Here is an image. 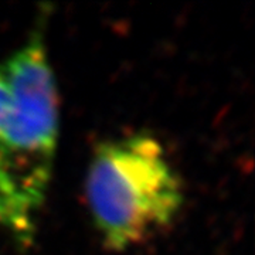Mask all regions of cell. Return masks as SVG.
<instances>
[{"label":"cell","instance_id":"cell-1","mask_svg":"<svg viewBox=\"0 0 255 255\" xmlns=\"http://www.w3.org/2000/svg\"><path fill=\"white\" fill-rule=\"evenodd\" d=\"M1 63L10 108L0 133V227L18 247L27 248L36 237L37 216L53 177L58 90L41 30Z\"/></svg>","mask_w":255,"mask_h":255},{"label":"cell","instance_id":"cell-2","mask_svg":"<svg viewBox=\"0 0 255 255\" xmlns=\"http://www.w3.org/2000/svg\"><path fill=\"white\" fill-rule=\"evenodd\" d=\"M85 197L104 247L122 253L170 227L183 207L184 191L162 143L137 132L95 147Z\"/></svg>","mask_w":255,"mask_h":255},{"label":"cell","instance_id":"cell-3","mask_svg":"<svg viewBox=\"0 0 255 255\" xmlns=\"http://www.w3.org/2000/svg\"><path fill=\"white\" fill-rule=\"evenodd\" d=\"M10 108V90L9 82L6 78V71L3 63H0V133L4 125V121L7 118Z\"/></svg>","mask_w":255,"mask_h":255}]
</instances>
